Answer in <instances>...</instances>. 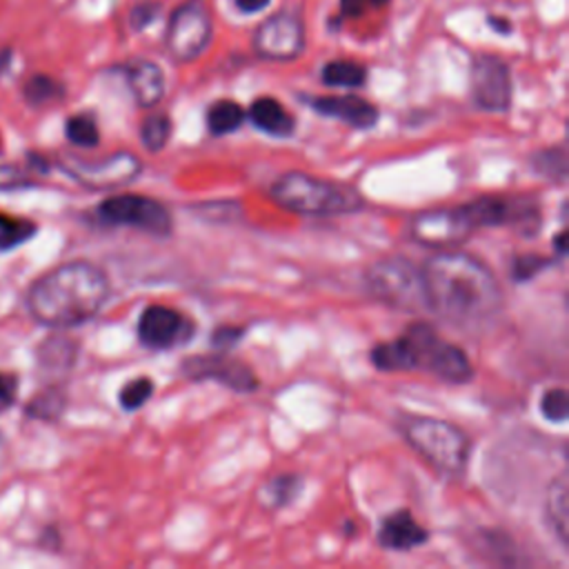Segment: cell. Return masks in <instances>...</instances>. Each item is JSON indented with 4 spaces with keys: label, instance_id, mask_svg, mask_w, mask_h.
<instances>
[{
    "label": "cell",
    "instance_id": "6da1fadb",
    "mask_svg": "<svg viewBox=\"0 0 569 569\" xmlns=\"http://www.w3.org/2000/svg\"><path fill=\"white\" fill-rule=\"evenodd\" d=\"M420 276L427 309L453 325L487 320L502 305V289L493 271L460 247L429 256Z\"/></svg>",
    "mask_w": 569,
    "mask_h": 569
},
{
    "label": "cell",
    "instance_id": "7a4b0ae2",
    "mask_svg": "<svg viewBox=\"0 0 569 569\" xmlns=\"http://www.w3.org/2000/svg\"><path fill=\"white\" fill-rule=\"evenodd\" d=\"M107 273L87 260H71L42 273L27 291V311L51 329L89 322L109 298Z\"/></svg>",
    "mask_w": 569,
    "mask_h": 569
},
{
    "label": "cell",
    "instance_id": "3957f363",
    "mask_svg": "<svg viewBox=\"0 0 569 569\" xmlns=\"http://www.w3.org/2000/svg\"><path fill=\"white\" fill-rule=\"evenodd\" d=\"M378 371H427L445 382L462 385L473 378L467 353L438 336L429 322H411L398 338L380 342L369 353Z\"/></svg>",
    "mask_w": 569,
    "mask_h": 569
},
{
    "label": "cell",
    "instance_id": "277c9868",
    "mask_svg": "<svg viewBox=\"0 0 569 569\" xmlns=\"http://www.w3.org/2000/svg\"><path fill=\"white\" fill-rule=\"evenodd\" d=\"M269 198L278 207L307 218H338L365 207V198L356 187L305 171L278 176L269 187Z\"/></svg>",
    "mask_w": 569,
    "mask_h": 569
},
{
    "label": "cell",
    "instance_id": "5b68a950",
    "mask_svg": "<svg viewBox=\"0 0 569 569\" xmlns=\"http://www.w3.org/2000/svg\"><path fill=\"white\" fill-rule=\"evenodd\" d=\"M398 429L407 445L438 473L460 478L467 471L471 442L453 422L433 416H402Z\"/></svg>",
    "mask_w": 569,
    "mask_h": 569
},
{
    "label": "cell",
    "instance_id": "8992f818",
    "mask_svg": "<svg viewBox=\"0 0 569 569\" xmlns=\"http://www.w3.org/2000/svg\"><path fill=\"white\" fill-rule=\"evenodd\" d=\"M365 284L376 300L389 307L405 311L427 307L420 269L402 256H389L369 264L365 273Z\"/></svg>",
    "mask_w": 569,
    "mask_h": 569
},
{
    "label": "cell",
    "instance_id": "52a82bcc",
    "mask_svg": "<svg viewBox=\"0 0 569 569\" xmlns=\"http://www.w3.org/2000/svg\"><path fill=\"white\" fill-rule=\"evenodd\" d=\"M96 216L102 224L109 227H133L156 238H167L173 231V218L164 202L140 196V193H120L109 196L96 207Z\"/></svg>",
    "mask_w": 569,
    "mask_h": 569
},
{
    "label": "cell",
    "instance_id": "ba28073f",
    "mask_svg": "<svg viewBox=\"0 0 569 569\" xmlns=\"http://www.w3.org/2000/svg\"><path fill=\"white\" fill-rule=\"evenodd\" d=\"M213 22L202 0L180 2L167 22L164 49L173 62L187 64L204 53L211 42Z\"/></svg>",
    "mask_w": 569,
    "mask_h": 569
},
{
    "label": "cell",
    "instance_id": "9c48e42d",
    "mask_svg": "<svg viewBox=\"0 0 569 569\" xmlns=\"http://www.w3.org/2000/svg\"><path fill=\"white\" fill-rule=\"evenodd\" d=\"M407 231L416 244L433 251H445L462 247L471 238L476 227L471 224L465 207L456 204L416 213Z\"/></svg>",
    "mask_w": 569,
    "mask_h": 569
},
{
    "label": "cell",
    "instance_id": "30bf717a",
    "mask_svg": "<svg viewBox=\"0 0 569 569\" xmlns=\"http://www.w3.org/2000/svg\"><path fill=\"white\" fill-rule=\"evenodd\" d=\"M251 47L258 58L271 62H291L305 51V20L296 9H282L267 16L253 31Z\"/></svg>",
    "mask_w": 569,
    "mask_h": 569
},
{
    "label": "cell",
    "instance_id": "8fae6325",
    "mask_svg": "<svg viewBox=\"0 0 569 569\" xmlns=\"http://www.w3.org/2000/svg\"><path fill=\"white\" fill-rule=\"evenodd\" d=\"M60 169L69 178H73L76 182L89 189L107 191V189H116L133 182L142 171V162L131 151H116L98 160L64 156L60 162Z\"/></svg>",
    "mask_w": 569,
    "mask_h": 569
},
{
    "label": "cell",
    "instance_id": "7c38bea8",
    "mask_svg": "<svg viewBox=\"0 0 569 569\" xmlns=\"http://www.w3.org/2000/svg\"><path fill=\"white\" fill-rule=\"evenodd\" d=\"M469 87H471V100L480 111L487 113H505L511 107L513 98V82L509 64L493 56V53H480L471 62L469 73Z\"/></svg>",
    "mask_w": 569,
    "mask_h": 569
},
{
    "label": "cell",
    "instance_id": "4fadbf2b",
    "mask_svg": "<svg viewBox=\"0 0 569 569\" xmlns=\"http://www.w3.org/2000/svg\"><path fill=\"white\" fill-rule=\"evenodd\" d=\"M180 369L189 380H216L218 385L233 389L238 393H251L258 387L253 369L247 362L227 356V351L198 353L184 358Z\"/></svg>",
    "mask_w": 569,
    "mask_h": 569
},
{
    "label": "cell",
    "instance_id": "5bb4252c",
    "mask_svg": "<svg viewBox=\"0 0 569 569\" xmlns=\"http://www.w3.org/2000/svg\"><path fill=\"white\" fill-rule=\"evenodd\" d=\"M196 325L167 305H147L138 318V340L149 349H173L191 340Z\"/></svg>",
    "mask_w": 569,
    "mask_h": 569
},
{
    "label": "cell",
    "instance_id": "9a60e30c",
    "mask_svg": "<svg viewBox=\"0 0 569 569\" xmlns=\"http://www.w3.org/2000/svg\"><path fill=\"white\" fill-rule=\"evenodd\" d=\"M309 107L325 116V118H333L340 120L353 129H371L376 127L380 111L373 102L353 96V93H345V96H313L307 98Z\"/></svg>",
    "mask_w": 569,
    "mask_h": 569
},
{
    "label": "cell",
    "instance_id": "2e32d148",
    "mask_svg": "<svg viewBox=\"0 0 569 569\" xmlns=\"http://www.w3.org/2000/svg\"><path fill=\"white\" fill-rule=\"evenodd\" d=\"M427 540L429 531L407 509L387 513L378 529V542L389 551H411L422 547Z\"/></svg>",
    "mask_w": 569,
    "mask_h": 569
},
{
    "label": "cell",
    "instance_id": "e0dca14e",
    "mask_svg": "<svg viewBox=\"0 0 569 569\" xmlns=\"http://www.w3.org/2000/svg\"><path fill=\"white\" fill-rule=\"evenodd\" d=\"M127 87L138 107L151 109L164 96V73L151 60H133L124 67Z\"/></svg>",
    "mask_w": 569,
    "mask_h": 569
},
{
    "label": "cell",
    "instance_id": "ac0fdd59",
    "mask_svg": "<svg viewBox=\"0 0 569 569\" xmlns=\"http://www.w3.org/2000/svg\"><path fill=\"white\" fill-rule=\"evenodd\" d=\"M249 122L273 138H289L296 129L293 116L284 109V104L271 96H260L256 98L249 109H247Z\"/></svg>",
    "mask_w": 569,
    "mask_h": 569
},
{
    "label": "cell",
    "instance_id": "d6986e66",
    "mask_svg": "<svg viewBox=\"0 0 569 569\" xmlns=\"http://www.w3.org/2000/svg\"><path fill=\"white\" fill-rule=\"evenodd\" d=\"M545 516L553 533L562 545H567L569 536V482L567 476L560 473L556 480H551L547 498H545Z\"/></svg>",
    "mask_w": 569,
    "mask_h": 569
},
{
    "label": "cell",
    "instance_id": "ffe728a7",
    "mask_svg": "<svg viewBox=\"0 0 569 569\" xmlns=\"http://www.w3.org/2000/svg\"><path fill=\"white\" fill-rule=\"evenodd\" d=\"M244 120H247V111L236 100H229V98L211 102L204 116V122L211 136H229L238 131Z\"/></svg>",
    "mask_w": 569,
    "mask_h": 569
},
{
    "label": "cell",
    "instance_id": "44dd1931",
    "mask_svg": "<svg viewBox=\"0 0 569 569\" xmlns=\"http://www.w3.org/2000/svg\"><path fill=\"white\" fill-rule=\"evenodd\" d=\"M320 80L327 87L358 89L367 82V67L356 60H329L320 69Z\"/></svg>",
    "mask_w": 569,
    "mask_h": 569
},
{
    "label": "cell",
    "instance_id": "7402d4cb",
    "mask_svg": "<svg viewBox=\"0 0 569 569\" xmlns=\"http://www.w3.org/2000/svg\"><path fill=\"white\" fill-rule=\"evenodd\" d=\"M173 131V122L164 111H153L140 122V142L147 151L156 153L167 147Z\"/></svg>",
    "mask_w": 569,
    "mask_h": 569
},
{
    "label": "cell",
    "instance_id": "603a6c76",
    "mask_svg": "<svg viewBox=\"0 0 569 569\" xmlns=\"http://www.w3.org/2000/svg\"><path fill=\"white\" fill-rule=\"evenodd\" d=\"M22 96L31 107H42V104H51V102L60 100L64 96V87L47 73H33L24 82Z\"/></svg>",
    "mask_w": 569,
    "mask_h": 569
},
{
    "label": "cell",
    "instance_id": "cb8c5ba5",
    "mask_svg": "<svg viewBox=\"0 0 569 569\" xmlns=\"http://www.w3.org/2000/svg\"><path fill=\"white\" fill-rule=\"evenodd\" d=\"M73 360H76V345L67 338H60V336L49 338L38 351V362L44 369L64 371L73 365Z\"/></svg>",
    "mask_w": 569,
    "mask_h": 569
},
{
    "label": "cell",
    "instance_id": "d4e9b609",
    "mask_svg": "<svg viewBox=\"0 0 569 569\" xmlns=\"http://www.w3.org/2000/svg\"><path fill=\"white\" fill-rule=\"evenodd\" d=\"M302 487V478L296 476V473H280L271 480L264 482L262 487V496H264V502L273 509H280L284 505H289L298 491Z\"/></svg>",
    "mask_w": 569,
    "mask_h": 569
},
{
    "label": "cell",
    "instance_id": "484cf974",
    "mask_svg": "<svg viewBox=\"0 0 569 569\" xmlns=\"http://www.w3.org/2000/svg\"><path fill=\"white\" fill-rule=\"evenodd\" d=\"M64 136L71 144L76 147H84L91 149L100 142V131H98V122L91 113H73L71 118H67L64 122Z\"/></svg>",
    "mask_w": 569,
    "mask_h": 569
},
{
    "label": "cell",
    "instance_id": "4316f807",
    "mask_svg": "<svg viewBox=\"0 0 569 569\" xmlns=\"http://www.w3.org/2000/svg\"><path fill=\"white\" fill-rule=\"evenodd\" d=\"M36 233V224L27 218L0 213V251H11Z\"/></svg>",
    "mask_w": 569,
    "mask_h": 569
},
{
    "label": "cell",
    "instance_id": "83f0119b",
    "mask_svg": "<svg viewBox=\"0 0 569 569\" xmlns=\"http://www.w3.org/2000/svg\"><path fill=\"white\" fill-rule=\"evenodd\" d=\"M531 167L547 180L562 182L567 176V153L565 147H549L531 156Z\"/></svg>",
    "mask_w": 569,
    "mask_h": 569
},
{
    "label": "cell",
    "instance_id": "f1b7e54d",
    "mask_svg": "<svg viewBox=\"0 0 569 569\" xmlns=\"http://www.w3.org/2000/svg\"><path fill=\"white\" fill-rule=\"evenodd\" d=\"M153 389H156V385H153V380H151L149 376H138V378L129 380V382L120 389V396H118L120 407H122L124 411H136V409H140V407L151 398Z\"/></svg>",
    "mask_w": 569,
    "mask_h": 569
},
{
    "label": "cell",
    "instance_id": "f546056e",
    "mask_svg": "<svg viewBox=\"0 0 569 569\" xmlns=\"http://www.w3.org/2000/svg\"><path fill=\"white\" fill-rule=\"evenodd\" d=\"M540 413L545 420L562 425L569 416V398L562 387H551L540 396Z\"/></svg>",
    "mask_w": 569,
    "mask_h": 569
},
{
    "label": "cell",
    "instance_id": "4dcf8cb0",
    "mask_svg": "<svg viewBox=\"0 0 569 569\" xmlns=\"http://www.w3.org/2000/svg\"><path fill=\"white\" fill-rule=\"evenodd\" d=\"M27 411H29V416L40 418V420H53L64 411V396L56 389H49V391L36 396Z\"/></svg>",
    "mask_w": 569,
    "mask_h": 569
},
{
    "label": "cell",
    "instance_id": "1f68e13d",
    "mask_svg": "<svg viewBox=\"0 0 569 569\" xmlns=\"http://www.w3.org/2000/svg\"><path fill=\"white\" fill-rule=\"evenodd\" d=\"M549 258H542V256H536V253H525V256H516L511 260V278L516 282H527L531 280L533 276H538L542 269L549 267Z\"/></svg>",
    "mask_w": 569,
    "mask_h": 569
},
{
    "label": "cell",
    "instance_id": "d6a6232c",
    "mask_svg": "<svg viewBox=\"0 0 569 569\" xmlns=\"http://www.w3.org/2000/svg\"><path fill=\"white\" fill-rule=\"evenodd\" d=\"M160 9L162 4L158 0H142V2H136L129 11V24L133 31H142L147 29L158 16H160Z\"/></svg>",
    "mask_w": 569,
    "mask_h": 569
},
{
    "label": "cell",
    "instance_id": "836d02e7",
    "mask_svg": "<svg viewBox=\"0 0 569 569\" xmlns=\"http://www.w3.org/2000/svg\"><path fill=\"white\" fill-rule=\"evenodd\" d=\"M24 187H33V180L24 169H20L18 164H0V191H13Z\"/></svg>",
    "mask_w": 569,
    "mask_h": 569
},
{
    "label": "cell",
    "instance_id": "e575fe53",
    "mask_svg": "<svg viewBox=\"0 0 569 569\" xmlns=\"http://www.w3.org/2000/svg\"><path fill=\"white\" fill-rule=\"evenodd\" d=\"M242 336H244V327L222 325L216 331H211V347L218 351H229L231 347H236L240 342Z\"/></svg>",
    "mask_w": 569,
    "mask_h": 569
},
{
    "label": "cell",
    "instance_id": "d590c367",
    "mask_svg": "<svg viewBox=\"0 0 569 569\" xmlns=\"http://www.w3.org/2000/svg\"><path fill=\"white\" fill-rule=\"evenodd\" d=\"M389 0H340V18H358L369 9H380Z\"/></svg>",
    "mask_w": 569,
    "mask_h": 569
},
{
    "label": "cell",
    "instance_id": "8d00e7d4",
    "mask_svg": "<svg viewBox=\"0 0 569 569\" xmlns=\"http://www.w3.org/2000/svg\"><path fill=\"white\" fill-rule=\"evenodd\" d=\"M18 398V378L13 373L0 371V413L7 411Z\"/></svg>",
    "mask_w": 569,
    "mask_h": 569
},
{
    "label": "cell",
    "instance_id": "74e56055",
    "mask_svg": "<svg viewBox=\"0 0 569 569\" xmlns=\"http://www.w3.org/2000/svg\"><path fill=\"white\" fill-rule=\"evenodd\" d=\"M240 13H258L271 4V0H233Z\"/></svg>",
    "mask_w": 569,
    "mask_h": 569
},
{
    "label": "cell",
    "instance_id": "f35d334b",
    "mask_svg": "<svg viewBox=\"0 0 569 569\" xmlns=\"http://www.w3.org/2000/svg\"><path fill=\"white\" fill-rule=\"evenodd\" d=\"M487 22H489V24H491V29H493V31H498V33H511V22H509L507 18L489 16V18H487Z\"/></svg>",
    "mask_w": 569,
    "mask_h": 569
},
{
    "label": "cell",
    "instance_id": "ab89813d",
    "mask_svg": "<svg viewBox=\"0 0 569 569\" xmlns=\"http://www.w3.org/2000/svg\"><path fill=\"white\" fill-rule=\"evenodd\" d=\"M553 251H556L558 256H565V251H567V231H565V229L558 231V236L553 238Z\"/></svg>",
    "mask_w": 569,
    "mask_h": 569
},
{
    "label": "cell",
    "instance_id": "60d3db41",
    "mask_svg": "<svg viewBox=\"0 0 569 569\" xmlns=\"http://www.w3.org/2000/svg\"><path fill=\"white\" fill-rule=\"evenodd\" d=\"M11 58H13V51H11L9 47L0 49V73H2L7 67H11Z\"/></svg>",
    "mask_w": 569,
    "mask_h": 569
}]
</instances>
